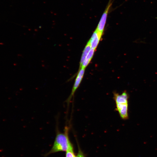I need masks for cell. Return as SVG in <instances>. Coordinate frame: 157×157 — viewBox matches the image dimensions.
<instances>
[{
  "mask_svg": "<svg viewBox=\"0 0 157 157\" xmlns=\"http://www.w3.org/2000/svg\"><path fill=\"white\" fill-rule=\"evenodd\" d=\"M116 108L121 117L123 119L128 118V103L116 104Z\"/></svg>",
  "mask_w": 157,
  "mask_h": 157,
  "instance_id": "obj_4",
  "label": "cell"
},
{
  "mask_svg": "<svg viewBox=\"0 0 157 157\" xmlns=\"http://www.w3.org/2000/svg\"><path fill=\"white\" fill-rule=\"evenodd\" d=\"M113 3L112 0H109L106 8L103 13L96 28L98 31L103 34L107 17Z\"/></svg>",
  "mask_w": 157,
  "mask_h": 157,
  "instance_id": "obj_2",
  "label": "cell"
},
{
  "mask_svg": "<svg viewBox=\"0 0 157 157\" xmlns=\"http://www.w3.org/2000/svg\"><path fill=\"white\" fill-rule=\"evenodd\" d=\"M85 69L81 68L79 70L72 89L71 92L67 99V101L69 103L73 96L74 94L79 87L82 79L85 72Z\"/></svg>",
  "mask_w": 157,
  "mask_h": 157,
  "instance_id": "obj_3",
  "label": "cell"
},
{
  "mask_svg": "<svg viewBox=\"0 0 157 157\" xmlns=\"http://www.w3.org/2000/svg\"><path fill=\"white\" fill-rule=\"evenodd\" d=\"M66 126L63 133L57 132L51 150L47 155L60 151H67L72 145L68 136L69 129Z\"/></svg>",
  "mask_w": 157,
  "mask_h": 157,
  "instance_id": "obj_1",
  "label": "cell"
},
{
  "mask_svg": "<svg viewBox=\"0 0 157 157\" xmlns=\"http://www.w3.org/2000/svg\"><path fill=\"white\" fill-rule=\"evenodd\" d=\"M77 156V157H84L82 152L80 150L78 151V152Z\"/></svg>",
  "mask_w": 157,
  "mask_h": 157,
  "instance_id": "obj_10",
  "label": "cell"
},
{
  "mask_svg": "<svg viewBox=\"0 0 157 157\" xmlns=\"http://www.w3.org/2000/svg\"><path fill=\"white\" fill-rule=\"evenodd\" d=\"M103 34L95 30L89 41L91 48L95 49L96 48Z\"/></svg>",
  "mask_w": 157,
  "mask_h": 157,
  "instance_id": "obj_5",
  "label": "cell"
},
{
  "mask_svg": "<svg viewBox=\"0 0 157 157\" xmlns=\"http://www.w3.org/2000/svg\"><path fill=\"white\" fill-rule=\"evenodd\" d=\"M95 50L93 48L91 49L83 61L81 68L85 69L88 65L93 56Z\"/></svg>",
  "mask_w": 157,
  "mask_h": 157,
  "instance_id": "obj_8",
  "label": "cell"
},
{
  "mask_svg": "<svg viewBox=\"0 0 157 157\" xmlns=\"http://www.w3.org/2000/svg\"><path fill=\"white\" fill-rule=\"evenodd\" d=\"M91 48L90 43L88 41L83 52L80 63V69L81 68L83 61Z\"/></svg>",
  "mask_w": 157,
  "mask_h": 157,
  "instance_id": "obj_7",
  "label": "cell"
},
{
  "mask_svg": "<svg viewBox=\"0 0 157 157\" xmlns=\"http://www.w3.org/2000/svg\"><path fill=\"white\" fill-rule=\"evenodd\" d=\"M66 157H77L74 155L72 145L70 146L67 151Z\"/></svg>",
  "mask_w": 157,
  "mask_h": 157,
  "instance_id": "obj_9",
  "label": "cell"
},
{
  "mask_svg": "<svg viewBox=\"0 0 157 157\" xmlns=\"http://www.w3.org/2000/svg\"><path fill=\"white\" fill-rule=\"evenodd\" d=\"M113 98L116 104H128L129 96L126 92L120 94L117 93H113Z\"/></svg>",
  "mask_w": 157,
  "mask_h": 157,
  "instance_id": "obj_6",
  "label": "cell"
}]
</instances>
